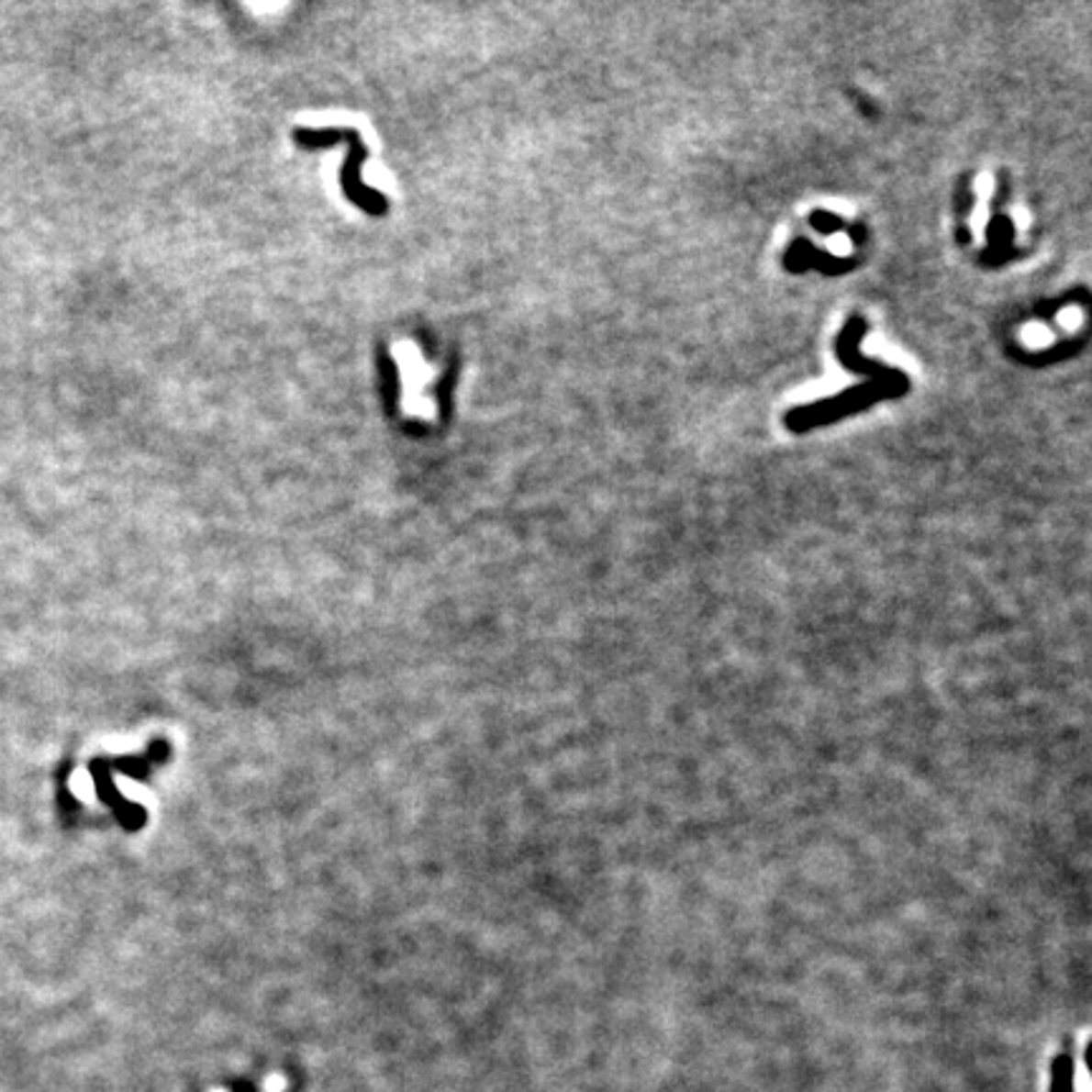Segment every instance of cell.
Instances as JSON below:
<instances>
[{
    "label": "cell",
    "instance_id": "obj_1",
    "mask_svg": "<svg viewBox=\"0 0 1092 1092\" xmlns=\"http://www.w3.org/2000/svg\"><path fill=\"white\" fill-rule=\"evenodd\" d=\"M362 157H364V147H362L360 142V134L351 132V155L347 167H344V173H341V183H344L347 195H350L357 206L364 207L372 216H382V213L387 210V197H382L380 193H374L370 187H364V183H360Z\"/></svg>",
    "mask_w": 1092,
    "mask_h": 1092
}]
</instances>
